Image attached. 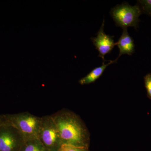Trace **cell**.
Listing matches in <instances>:
<instances>
[{"label": "cell", "mask_w": 151, "mask_h": 151, "mask_svg": "<svg viewBox=\"0 0 151 151\" xmlns=\"http://www.w3.org/2000/svg\"><path fill=\"white\" fill-rule=\"evenodd\" d=\"M110 14L116 26L123 29L132 27L137 29L140 22L139 17L142 12L138 4L131 6L128 3H124L111 9Z\"/></svg>", "instance_id": "3"}, {"label": "cell", "mask_w": 151, "mask_h": 151, "mask_svg": "<svg viewBox=\"0 0 151 151\" xmlns=\"http://www.w3.org/2000/svg\"><path fill=\"white\" fill-rule=\"evenodd\" d=\"M58 151H88V148L76 147L70 145H63Z\"/></svg>", "instance_id": "11"}, {"label": "cell", "mask_w": 151, "mask_h": 151, "mask_svg": "<svg viewBox=\"0 0 151 151\" xmlns=\"http://www.w3.org/2000/svg\"><path fill=\"white\" fill-rule=\"evenodd\" d=\"M63 145L88 148L89 134L81 118L69 110H61L51 115Z\"/></svg>", "instance_id": "1"}, {"label": "cell", "mask_w": 151, "mask_h": 151, "mask_svg": "<svg viewBox=\"0 0 151 151\" xmlns=\"http://www.w3.org/2000/svg\"><path fill=\"white\" fill-rule=\"evenodd\" d=\"M38 139L50 151H58L62 145L57 128L51 116L41 117Z\"/></svg>", "instance_id": "4"}, {"label": "cell", "mask_w": 151, "mask_h": 151, "mask_svg": "<svg viewBox=\"0 0 151 151\" xmlns=\"http://www.w3.org/2000/svg\"><path fill=\"white\" fill-rule=\"evenodd\" d=\"M24 142L19 132L6 122L0 127V151H19Z\"/></svg>", "instance_id": "5"}, {"label": "cell", "mask_w": 151, "mask_h": 151, "mask_svg": "<svg viewBox=\"0 0 151 151\" xmlns=\"http://www.w3.org/2000/svg\"><path fill=\"white\" fill-rule=\"evenodd\" d=\"M105 19H103L102 25L97 34L96 37L91 38V40L96 49L99 52L98 57L101 58L103 61L105 60L106 55L110 54L116 45L113 36L106 34L104 31Z\"/></svg>", "instance_id": "6"}, {"label": "cell", "mask_w": 151, "mask_h": 151, "mask_svg": "<svg viewBox=\"0 0 151 151\" xmlns=\"http://www.w3.org/2000/svg\"><path fill=\"white\" fill-rule=\"evenodd\" d=\"M123 29L122 35L119 38L118 41L116 42V45L118 46L119 50V57L117 58L118 59L123 55H132L135 52L134 40L132 37L130 36L127 29Z\"/></svg>", "instance_id": "7"}, {"label": "cell", "mask_w": 151, "mask_h": 151, "mask_svg": "<svg viewBox=\"0 0 151 151\" xmlns=\"http://www.w3.org/2000/svg\"><path fill=\"white\" fill-rule=\"evenodd\" d=\"M41 117L25 112L10 115L6 123L16 129L22 135L24 141L38 139Z\"/></svg>", "instance_id": "2"}, {"label": "cell", "mask_w": 151, "mask_h": 151, "mask_svg": "<svg viewBox=\"0 0 151 151\" xmlns=\"http://www.w3.org/2000/svg\"><path fill=\"white\" fill-rule=\"evenodd\" d=\"M20 151H47L39 139L24 141Z\"/></svg>", "instance_id": "9"}, {"label": "cell", "mask_w": 151, "mask_h": 151, "mask_svg": "<svg viewBox=\"0 0 151 151\" xmlns=\"http://www.w3.org/2000/svg\"><path fill=\"white\" fill-rule=\"evenodd\" d=\"M6 123H4V122H1V120H0V127L1 126H2V125H4V124H5Z\"/></svg>", "instance_id": "13"}, {"label": "cell", "mask_w": 151, "mask_h": 151, "mask_svg": "<svg viewBox=\"0 0 151 151\" xmlns=\"http://www.w3.org/2000/svg\"><path fill=\"white\" fill-rule=\"evenodd\" d=\"M118 60L116 58L114 60H109L107 64H105V61H103V64L101 66L95 68L87 75L81 78L78 81L79 84L81 85H86L94 83L102 75L108 65L117 62Z\"/></svg>", "instance_id": "8"}, {"label": "cell", "mask_w": 151, "mask_h": 151, "mask_svg": "<svg viewBox=\"0 0 151 151\" xmlns=\"http://www.w3.org/2000/svg\"><path fill=\"white\" fill-rule=\"evenodd\" d=\"M144 82L147 95L151 100V73H148L144 76Z\"/></svg>", "instance_id": "12"}, {"label": "cell", "mask_w": 151, "mask_h": 151, "mask_svg": "<svg viewBox=\"0 0 151 151\" xmlns=\"http://www.w3.org/2000/svg\"><path fill=\"white\" fill-rule=\"evenodd\" d=\"M137 3L142 12L151 17V0H139Z\"/></svg>", "instance_id": "10"}]
</instances>
